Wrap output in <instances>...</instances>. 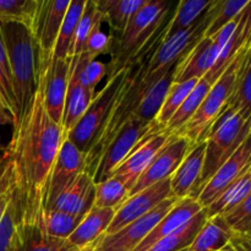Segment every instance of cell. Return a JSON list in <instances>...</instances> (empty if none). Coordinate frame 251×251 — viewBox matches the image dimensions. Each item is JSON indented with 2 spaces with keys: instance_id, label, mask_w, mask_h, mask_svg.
I'll list each match as a JSON object with an SVG mask.
<instances>
[{
  "instance_id": "obj_37",
  "label": "cell",
  "mask_w": 251,
  "mask_h": 251,
  "mask_svg": "<svg viewBox=\"0 0 251 251\" xmlns=\"http://www.w3.org/2000/svg\"><path fill=\"white\" fill-rule=\"evenodd\" d=\"M250 0H215L212 6V19L205 32V37L215 36L221 28L237 19Z\"/></svg>"
},
{
  "instance_id": "obj_44",
  "label": "cell",
  "mask_w": 251,
  "mask_h": 251,
  "mask_svg": "<svg viewBox=\"0 0 251 251\" xmlns=\"http://www.w3.org/2000/svg\"><path fill=\"white\" fill-rule=\"evenodd\" d=\"M102 24L98 25L93 32L91 33L87 43H86L83 53L87 55L90 61L96 60L100 55L104 53H109L110 48V37L102 31Z\"/></svg>"
},
{
  "instance_id": "obj_48",
  "label": "cell",
  "mask_w": 251,
  "mask_h": 251,
  "mask_svg": "<svg viewBox=\"0 0 251 251\" xmlns=\"http://www.w3.org/2000/svg\"><path fill=\"white\" fill-rule=\"evenodd\" d=\"M250 49H251V48H250ZM250 49H249V50H250Z\"/></svg>"
},
{
  "instance_id": "obj_28",
  "label": "cell",
  "mask_w": 251,
  "mask_h": 251,
  "mask_svg": "<svg viewBox=\"0 0 251 251\" xmlns=\"http://www.w3.org/2000/svg\"><path fill=\"white\" fill-rule=\"evenodd\" d=\"M226 109L234 110L244 120L251 118V49L240 63L237 83Z\"/></svg>"
},
{
  "instance_id": "obj_4",
  "label": "cell",
  "mask_w": 251,
  "mask_h": 251,
  "mask_svg": "<svg viewBox=\"0 0 251 251\" xmlns=\"http://www.w3.org/2000/svg\"><path fill=\"white\" fill-rule=\"evenodd\" d=\"M6 49L17 112L14 125L24 117L38 86L39 53L31 29L16 22H0ZM12 125V126H14Z\"/></svg>"
},
{
  "instance_id": "obj_46",
  "label": "cell",
  "mask_w": 251,
  "mask_h": 251,
  "mask_svg": "<svg viewBox=\"0 0 251 251\" xmlns=\"http://www.w3.org/2000/svg\"><path fill=\"white\" fill-rule=\"evenodd\" d=\"M14 125V118H12L11 113L6 108L5 103L2 102L1 97H0V126L4 125Z\"/></svg>"
},
{
  "instance_id": "obj_25",
  "label": "cell",
  "mask_w": 251,
  "mask_h": 251,
  "mask_svg": "<svg viewBox=\"0 0 251 251\" xmlns=\"http://www.w3.org/2000/svg\"><path fill=\"white\" fill-rule=\"evenodd\" d=\"M173 75L174 66L171 70L167 71L159 80H157L153 85L149 86L144 97L140 100L136 112H135V118L144 123L154 122L157 114L163 105L167 93L173 83Z\"/></svg>"
},
{
  "instance_id": "obj_11",
  "label": "cell",
  "mask_w": 251,
  "mask_h": 251,
  "mask_svg": "<svg viewBox=\"0 0 251 251\" xmlns=\"http://www.w3.org/2000/svg\"><path fill=\"white\" fill-rule=\"evenodd\" d=\"M157 126L159 125L157 124L156 120L152 123H144L135 117L130 119L103 153L97 169L93 174L92 179L95 184L112 178L118 167L126 159L136 145L141 141L142 137Z\"/></svg>"
},
{
  "instance_id": "obj_19",
  "label": "cell",
  "mask_w": 251,
  "mask_h": 251,
  "mask_svg": "<svg viewBox=\"0 0 251 251\" xmlns=\"http://www.w3.org/2000/svg\"><path fill=\"white\" fill-rule=\"evenodd\" d=\"M205 151V140L193 145L180 166L171 176L172 194L178 200L185 198L195 199L199 181H200L201 173H202Z\"/></svg>"
},
{
  "instance_id": "obj_21",
  "label": "cell",
  "mask_w": 251,
  "mask_h": 251,
  "mask_svg": "<svg viewBox=\"0 0 251 251\" xmlns=\"http://www.w3.org/2000/svg\"><path fill=\"white\" fill-rule=\"evenodd\" d=\"M203 210L199 201L194 198H185L178 200L176 205L167 212V215L157 223L146 239L139 245L134 251H147L153 247L158 240L167 237L171 233L176 232L178 228L188 223L191 218L195 217L199 212Z\"/></svg>"
},
{
  "instance_id": "obj_5",
  "label": "cell",
  "mask_w": 251,
  "mask_h": 251,
  "mask_svg": "<svg viewBox=\"0 0 251 251\" xmlns=\"http://www.w3.org/2000/svg\"><path fill=\"white\" fill-rule=\"evenodd\" d=\"M251 132V118L244 120L237 112L226 109L206 136L205 161L195 199L203 186L222 167V164L239 149Z\"/></svg>"
},
{
  "instance_id": "obj_40",
  "label": "cell",
  "mask_w": 251,
  "mask_h": 251,
  "mask_svg": "<svg viewBox=\"0 0 251 251\" xmlns=\"http://www.w3.org/2000/svg\"><path fill=\"white\" fill-rule=\"evenodd\" d=\"M38 0H0V22H16L31 29Z\"/></svg>"
},
{
  "instance_id": "obj_33",
  "label": "cell",
  "mask_w": 251,
  "mask_h": 251,
  "mask_svg": "<svg viewBox=\"0 0 251 251\" xmlns=\"http://www.w3.org/2000/svg\"><path fill=\"white\" fill-rule=\"evenodd\" d=\"M129 198L130 189L115 176L95 184V207L117 211Z\"/></svg>"
},
{
  "instance_id": "obj_38",
  "label": "cell",
  "mask_w": 251,
  "mask_h": 251,
  "mask_svg": "<svg viewBox=\"0 0 251 251\" xmlns=\"http://www.w3.org/2000/svg\"><path fill=\"white\" fill-rule=\"evenodd\" d=\"M199 82V80H188L184 81V82H173L172 83L171 88H169L168 93L166 96V100H164L163 105H162L161 110L157 114L156 117V123L161 127L166 129L167 124L169 123V120L172 119V117L174 115V113L178 110V108L180 107L181 103L185 100V98L188 97L189 93L194 90V87L196 86V83Z\"/></svg>"
},
{
  "instance_id": "obj_23",
  "label": "cell",
  "mask_w": 251,
  "mask_h": 251,
  "mask_svg": "<svg viewBox=\"0 0 251 251\" xmlns=\"http://www.w3.org/2000/svg\"><path fill=\"white\" fill-rule=\"evenodd\" d=\"M114 215L115 210L113 208H98L93 206L73 234L68 238V242L77 249L93 244L105 234Z\"/></svg>"
},
{
  "instance_id": "obj_18",
  "label": "cell",
  "mask_w": 251,
  "mask_h": 251,
  "mask_svg": "<svg viewBox=\"0 0 251 251\" xmlns=\"http://www.w3.org/2000/svg\"><path fill=\"white\" fill-rule=\"evenodd\" d=\"M222 48L212 38L203 37L174 65L173 82L201 80L212 69Z\"/></svg>"
},
{
  "instance_id": "obj_6",
  "label": "cell",
  "mask_w": 251,
  "mask_h": 251,
  "mask_svg": "<svg viewBox=\"0 0 251 251\" xmlns=\"http://www.w3.org/2000/svg\"><path fill=\"white\" fill-rule=\"evenodd\" d=\"M247 53V50H242L238 54L237 58L226 69L222 76L210 88L201 105L199 107L198 112L178 132V135L180 136L186 137L191 145L203 141L213 124L217 122L218 118L226 110L228 102L233 95V91H234L235 83H237L240 63Z\"/></svg>"
},
{
  "instance_id": "obj_13",
  "label": "cell",
  "mask_w": 251,
  "mask_h": 251,
  "mask_svg": "<svg viewBox=\"0 0 251 251\" xmlns=\"http://www.w3.org/2000/svg\"><path fill=\"white\" fill-rule=\"evenodd\" d=\"M173 136V132L168 131L167 129L161 126L154 127L152 131L142 137L131 153L118 167L113 176L124 181L127 188L131 190L139 176L144 173L145 169L151 164L154 157Z\"/></svg>"
},
{
  "instance_id": "obj_27",
  "label": "cell",
  "mask_w": 251,
  "mask_h": 251,
  "mask_svg": "<svg viewBox=\"0 0 251 251\" xmlns=\"http://www.w3.org/2000/svg\"><path fill=\"white\" fill-rule=\"evenodd\" d=\"M96 6L108 22L110 33H119L146 0H97Z\"/></svg>"
},
{
  "instance_id": "obj_34",
  "label": "cell",
  "mask_w": 251,
  "mask_h": 251,
  "mask_svg": "<svg viewBox=\"0 0 251 251\" xmlns=\"http://www.w3.org/2000/svg\"><path fill=\"white\" fill-rule=\"evenodd\" d=\"M24 227L12 199L0 223V251H22Z\"/></svg>"
},
{
  "instance_id": "obj_8",
  "label": "cell",
  "mask_w": 251,
  "mask_h": 251,
  "mask_svg": "<svg viewBox=\"0 0 251 251\" xmlns=\"http://www.w3.org/2000/svg\"><path fill=\"white\" fill-rule=\"evenodd\" d=\"M215 2V0H213ZM213 2L207 11L189 28L178 32L163 39L150 60L145 81L150 86L153 85L167 71L171 70L200 39L205 37V32L212 19Z\"/></svg>"
},
{
  "instance_id": "obj_43",
  "label": "cell",
  "mask_w": 251,
  "mask_h": 251,
  "mask_svg": "<svg viewBox=\"0 0 251 251\" xmlns=\"http://www.w3.org/2000/svg\"><path fill=\"white\" fill-rule=\"evenodd\" d=\"M14 199L11 167L5 153L0 157V223Z\"/></svg>"
},
{
  "instance_id": "obj_16",
  "label": "cell",
  "mask_w": 251,
  "mask_h": 251,
  "mask_svg": "<svg viewBox=\"0 0 251 251\" xmlns=\"http://www.w3.org/2000/svg\"><path fill=\"white\" fill-rule=\"evenodd\" d=\"M172 196L173 194H172L171 189V178L153 184L150 188L134 194L115 211L114 218H113L105 234H113V233L118 232L129 223L151 212L159 203Z\"/></svg>"
},
{
  "instance_id": "obj_1",
  "label": "cell",
  "mask_w": 251,
  "mask_h": 251,
  "mask_svg": "<svg viewBox=\"0 0 251 251\" xmlns=\"http://www.w3.org/2000/svg\"><path fill=\"white\" fill-rule=\"evenodd\" d=\"M64 137L63 126L47 113L38 83L28 109L12 126L5 151L11 167L14 202L24 228L42 227L49 181Z\"/></svg>"
},
{
  "instance_id": "obj_3",
  "label": "cell",
  "mask_w": 251,
  "mask_h": 251,
  "mask_svg": "<svg viewBox=\"0 0 251 251\" xmlns=\"http://www.w3.org/2000/svg\"><path fill=\"white\" fill-rule=\"evenodd\" d=\"M164 38L166 37L154 42L126 68V75H125L122 90H120L119 95H118L117 100H115L114 104L110 109L104 125L98 132L92 147L85 154L86 172L92 178L107 147L114 140V137L119 134L120 130L127 124V122L134 118L135 112L140 104V100H142L145 92L150 86L145 81L147 66H149L150 60L153 56L156 49L158 48Z\"/></svg>"
},
{
  "instance_id": "obj_29",
  "label": "cell",
  "mask_w": 251,
  "mask_h": 251,
  "mask_svg": "<svg viewBox=\"0 0 251 251\" xmlns=\"http://www.w3.org/2000/svg\"><path fill=\"white\" fill-rule=\"evenodd\" d=\"M86 1L87 0H71L70 1L68 11H66L65 17L63 20L58 39H56L53 58H70V51L73 48L74 39H75L76 29H77L78 22L82 16Z\"/></svg>"
},
{
  "instance_id": "obj_41",
  "label": "cell",
  "mask_w": 251,
  "mask_h": 251,
  "mask_svg": "<svg viewBox=\"0 0 251 251\" xmlns=\"http://www.w3.org/2000/svg\"><path fill=\"white\" fill-rule=\"evenodd\" d=\"M0 97L9 109V112L11 113L15 122L17 112L16 98H15L14 87H12L9 60H7L6 49H5L4 41H2L1 32H0Z\"/></svg>"
},
{
  "instance_id": "obj_22",
  "label": "cell",
  "mask_w": 251,
  "mask_h": 251,
  "mask_svg": "<svg viewBox=\"0 0 251 251\" xmlns=\"http://www.w3.org/2000/svg\"><path fill=\"white\" fill-rule=\"evenodd\" d=\"M95 93L85 87L78 80V73L76 69L70 66V77H69V88L66 95L65 108L63 117V131L64 136H68L69 132L76 126L87 108L92 102Z\"/></svg>"
},
{
  "instance_id": "obj_35",
  "label": "cell",
  "mask_w": 251,
  "mask_h": 251,
  "mask_svg": "<svg viewBox=\"0 0 251 251\" xmlns=\"http://www.w3.org/2000/svg\"><path fill=\"white\" fill-rule=\"evenodd\" d=\"M78 250L68 242L50 237L38 226L24 228V248L22 251H76Z\"/></svg>"
},
{
  "instance_id": "obj_24",
  "label": "cell",
  "mask_w": 251,
  "mask_h": 251,
  "mask_svg": "<svg viewBox=\"0 0 251 251\" xmlns=\"http://www.w3.org/2000/svg\"><path fill=\"white\" fill-rule=\"evenodd\" d=\"M234 232L222 215L208 217L188 251H218L222 249Z\"/></svg>"
},
{
  "instance_id": "obj_39",
  "label": "cell",
  "mask_w": 251,
  "mask_h": 251,
  "mask_svg": "<svg viewBox=\"0 0 251 251\" xmlns=\"http://www.w3.org/2000/svg\"><path fill=\"white\" fill-rule=\"evenodd\" d=\"M85 216H75L56 210H47L42 227L48 235L59 239H68L77 228Z\"/></svg>"
},
{
  "instance_id": "obj_14",
  "label": "cell",
  "mask_w": 251,
  "mask_h": 251,
  "mask_svg": "<svg viewBox=\"0 0 251 251\" xmlns=\"http://www.w3.org/2000/svg\"><path fill=\"white\" fill-rule=\"evenodd\" d=\"M191 146L193 145L186 137L174 134L168 144L159 151V153L154 157L151 164L139 176L136 183L130 190V196L145 190L146 188H150L153 184L171 178L174 172L180 166L183 159L185 158Z\"/></svg>"
},
{
  "instance_id": "obj_10",
  "label": "cell",
  "mask_w": 251,
  "mask_h": 251,
  "mask_svg": "<svg viewBox=\"0 0 251 251\" xmlns=\"http://www.w3.org/2000/svg\"><path fill=\"white\" fill-rule=\"evenodd\" d=\"M176 196L167 199L156 208L129 223L113 234H104L95 243V251H134L153 230L157 223L176 205Z\"/></svg>"
},
{
  "instance_id": "obj_42",
  "label": "cell",
  "mask_w": 251,
  "mask_h": 251,
  "mask_svg": "<svg viewBox=\"0 0 251 251\" xmlns=\"http://www.w3.org/2000/svg\"><path fill=\"white\" fill-rule=\"evenodd\" d=\"M222 216L233 232L251 235V194Z\"/></svg>"
},
{
  "instance_id": "obj_31",
  "label": "cell",
  "mask_w": 251,
  "mask_h": 251,
  "mask_svg": "<svg viewBox=\"0 0 251 251\" xmlns=\"http://www.w3.org/2000/svg\"><path fill=\"white\" fill-rule=\"evenodd\" d=\"M251 194V166L247 169L244 174L239 179L234 181L229 186L226 193H223L217 200L211 203L207 208H205L207 217H212L216 215H222L227 211L232 210L234 206L242 202L247 196Z\"/></svg>"
},
{
  "instance_id": "obj_2",
  "label": "cell",
  "mask_w": 251,
  "mask_h": 251,
  "mask_svg": "<svg viewBox=\"0 0 251 251\" xmlns=\"http://www.w3.org/2000/svg\"><path fill=\"white\" fill-rule=\"evenodd\" d=\"M178 4L146 0L119 33H110V61L107 78L125 70L150 46L163 38Z\"/></svg>"
},
{
  "instance_id": "obj_15",
  "label": "cell",
  "mask_w": 251,
  "mask_h": 251,
  "mask_svg": "<svg viewBox=\"0 0 251 251\" xmlns=\"http://www.w3.org/2000/svg\"><path fill=\"white\" fill-rule=\"evenodd\" d=\"M251 166V132L239 146V149L222 164L220 169L213 174L212 178L207 181L199 194L198 199L203 208H207L211 203L215 202L223 193L229 189V186L239 179L247 169Z\"/></svg>"
},
{
  "instance_id": "obj_9",
  "label": "cell",
  "mask_w": 251,
  "mask_h": 251,
  "mask_svg": "<svg viewBox=\"0 0 251 251\" xmlns=\"http://www.w3.org/2000/svg\"><path fill=\"white\" fill-rule=\"evenodd\" d=\"M71 58L39 59L38 83L42 88L44 107L56 124H63L64 108L70 77Z\"/></svg>"
},
{
  "instance_id": "obj_12",
  "label": "cell",
  "mask_w": 251,
  "mask_h": 251,
  "mask_svg": "<svg viewBox=\"0 0 251 251\" xmlns=\"http://www.w3.org/2000/svg\"><path fill=\"white\" fill-rule=\"evenodd\" d=\"M71 0H38L31 32L38 47L39 59H51Z\"/></svg>"
},
{
  "instance_id": "obj_26",
  "label": "cell",
  "mask_w": 251,
  "mask_h": 251,
  "mask_svg": "<svg viewBox=\"0 0 251 251\" xmlns=\"http://www.w3.org/2000/svg\"><path fill=\"white\" fill-rule=\"evenodd\" d=\"M207 218V213L203 208L188 223L178 228L176 232L162 238L147 251H188Z\"/></svg>"
},
{
  "instance_id": "obj_17",
  "label": "cell",
  "mask_w": 251,
  "mask_h": 251,
  "mask_svg": "<svg viewBox=\"0 0 251 251\" xmlns=\"http://www.w3.org/2000/svg\"><path fill=\"white\" fill-rule=\"evenodd\" d=\"M85 171V153L81 152L68 137H64L49 181L47 208Z\"/></svg>"
},
{
  "instance_id": "obj_20",
  "label": "cell",
  "mask_w": 251,
  "mask_h": 251,
  "mask_svg": "<svg viewBox=\"0 0 251 251\" xmlns=\"http://www.w3.org/2000/svg\"><path fill=\"white\" fill-rule=\"evenodd\" d=\"M95 206V181L87 172H82L47 210H56L75 216H86Z\"/></svg>"
},
{
  "instance_id": "obj_30",
  "label": "cell",
  "mask_w": 251,
  "mask_h": 251,
  "mask_svg": "<svg viewBox=\"0 0 251 251\" xmlns=\"http://www.w3.org/2000/svg\"><path fill=\"white\" fill-rule=\"evenodd\" d=\"M211 87H212V85H211L205 77L199 80V82L196 83L194 90L189 93V96L185 98V100L181 103V105L178 108V110L174 113L172 119L169 120V123L167 124L166 129L168 130V131L173 132V134H178V132L185 126L186 123L194 117V114L198 112L199 107L201 105L203 98L206 97V95H207Z\"/></svg>"
},
{
  "instance_id": "obj_36",
  "label": "cell",
  "mask_w": 251,
  "mask_h": 251,
  "mask_svg": "<svg viewBox=\"0 0 251 251\" xmlns=\"http://www.w3.org/2000/svg\"><path fill=\"white\" fill-rule=\"evenodd\" d=\"M104 21L100 12L97 10L96 2L93 0H87L86 6L83 9L82 16H81L80 22H78L77 29H76L75 39H74L73 48L70 51V58H76L85 50L86 43L90 38L93 29Z\"/></svg>"
},
{
  "instance_id": "obj_32",
  "label": "cell",
  "mask_w": 251,
  "mask_h": 251,
  "mask_svg": "<svg viewBox=\"0 0 251 251\" xmlns=\"http://www.w3.org/2000/svg\"><path fill=\"white\" fill-rule=\"evenodd\" d=\"M212 2L213 0H186L178 2L167 29L166 38L193 26L207 11Z\"/></svg>"
},
{
  "instance_id": "obj_7",
  "label": "cell",
  "mask_w": 251,
  "mask_h": 251,
  "mask_svg": "<svg viewBox=\"0 0 251 251\" xmlns=\"http://www.w3.org/2000/svg\"><path fill=\"white\" fill-rule=\"evenodd\" d=\"M125 75H126V69L113 77L108 78L104 87L96 92L90 107L87 108L80 122L66 136L85 154L90 151L98 132L104 125L110 109L122 90Z\"/></svg>"
},
{
  "instance_id": "obj_45",
  "label": "cell",
  "mask_w": 251,
  "mask_h": 251,
  "mask_svg": "<svg viewBox=\"0 0 251 251\" xmlns=\"http://www.w3.org/2000/svg\"><path fill=\"white\" fill-rule=\"evenodd\" d=\"M218 251H251V235L234 233L227 244Z\"/></svg>"
},
{
  "instance_id": "obj_47",
  "label": "cell",
  "mask_w": 251,
  "mask_h": 251,
  "mask_svg": "<svg viewBox=\"0 0 251 251\" xmlns=\"http://www.w3.org/2000/svg\"><path fill=\"white\" fill-rule=\"evenodd\" d=\"M76 251H95V243H93V244H91V245H88V247L82 248V249H78Z\"/></svg>"
}]
</instances>
